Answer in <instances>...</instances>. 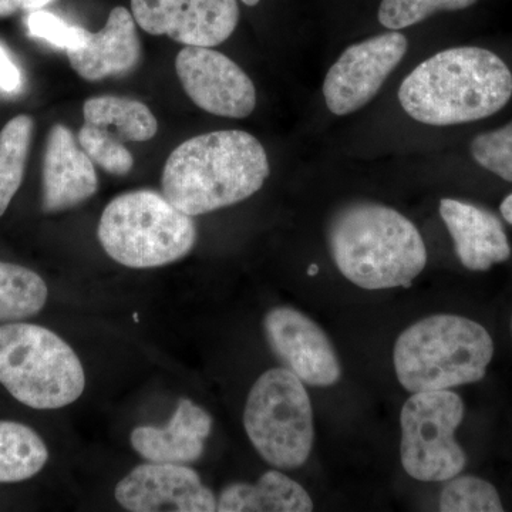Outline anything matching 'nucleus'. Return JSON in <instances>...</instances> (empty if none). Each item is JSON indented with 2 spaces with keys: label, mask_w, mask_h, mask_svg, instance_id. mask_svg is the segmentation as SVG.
<instances>
[{
  "label": "nucleus",
  "mask_w": 512,
  "mask_h": 512,
  "mask_svg": "<svg viewBox=\"0 0 512 512\" xmlns=\"http://www.w3.org/2000/svg\"><path fill=\"white\" fill-rule=\"evenodd\" d=\"M512 97V72L484 47L441 50L417 64L397 93L410 119L431 127L474 123L494 116Z\"/></svg>",
  "instance_id": "obj_1"
},
{
  "label": "nucleus",
  "mask_w": 512,
  "mask_h": 512,
  "mask_svg": "<svg viewBox=\"0 0 512 512\" xmlns=\"http://www.w3.org/2000/svg\"><path fill=\"white\" fill-rule=\"evenodd\" d=\"M269 174L258 138L242 130L212 131L175 148L165 161L161 187L174 207L198 217L248 200Z\"/></svg>",
  "instance_id": "obj_2"
},
{
  "label": "nucleus",
  "mask_w": 512,
  "mask_h": 512,
  "mask_svg": "<svg viewBox=\"0 0 512 512\" xmlns=\"http://www.w3.org/2000/svg\"><path fill=\"white\" fill-rule=\"evenodd\" d=\"M326 239L340 274L367 291L409 288L426 268L419 229L402 212L356 200L332 212Z\"/></svg>",
  "instance_id": "obj_3"
},
{
  "label": "nucleus",
  "mask_w": 512,
  "mask_h": 512,
  "mask_svg": "<svg viewBox=\"0 0 512 512\" xmlns=\"http://www.w3.org/2000/svg\"><path fill=\"white\" fill-rule=\"evenodd\" d=\"M494 355L490 333L463 316L433 315L404 330L394 346V369L412 393L480 382Z\"/></svg>",
  "instance_id": "obj_4"
},
{
  "label": "nucleus",
  "mask_w": 512,
  "mask_h": 512,
  "mask_svg": "<svg viewBox=\"0 0 512 512\" xmlns=\"http://www.w3.org/2000/svg\"><path fill=\"white\" fill-rule=\"evenodd\" d=\"M192 218L160 192L130 191L110 201L97 235L106 254L120 265L158 268L190 254L197 241Z\"/></svg>",
  "instance_id": "obj_5"
},
{
  "label": "nucleus",
  "mask_w": 512,
  "mask_h": 512,
  "mask_svg": "<svg viewBox=\"0 0 512 512\" xmlns=\"http://www.w3.org/2000/svg\"><path fill=\"white\" fill-rule=\"evenodd\" d=\"M0 383L18 402L39 410L62 409L86 387L79 356L43 326H0Z\"/></svg>",
  "instance_id": "obj_6"
},
{
  "label": "nucleus",
  "mask_w": 512,
  "mask_h": 512,
  "mask_svg": "<svg viewBox=\"0 0 512 512\" xmlns=\"http://www.w3.org/2000/svg\"><path fill=\"white\" fill-rule=\"evenodd\" d=\"M249 441L266 463L295 470L311 456L315 426L305 383L285 367L256 380L244 412Z\"/></svg>",
  "instance_id": "obj_7"
},
{
  "label": "nucleus",
  "mask_w": 512,
  "mask_h": 512,
  "mask_svg": "<svg viewBox=\"0 0 512 512\" xmlns=\"http://www.w3.org/2000/svg\"><path fill=\"white\" fill-rule=\"evenodd\" d=\"M463 419V400L450 390L414 393L407 400L400 414V456L410 477L441 483L464 470L467 456L456 440Z\"/></svg>",
  "instance_id": "obj_8"
},
{
  "label": "nucleus",
  "mask_w": 512,
  "mask_h": 512,
  "mask_svg": "<svg viewBox=\"0 0 512 512\" xmlns=\"http://www.w3.org/2000/svg\"><path fill=\"white\" fill-rule=\"evenodd\" d=\"M409 40L402 30L353 43L329 67L322 94L333 116L346 117L365 109L403 62Z\"/></svg>",
  "instance_id": "obj_9"
},
{
  "label": "nucleus",
  "mask_w": 512,
  "mask_h": 512,
  "mask_svg": "<svg viewBox=\"0 0 512 512\" xmlns=\"http://www.w3.org/2000/svg\"><path fill=\"white\" fill-rule=\"evenodd\" d=\"M181 86L195 106L227 119H247L256 107V89L234 60L211 47L185 46L175 59Z\"/></svg>",
  "instance_id": "obj_10"
},
{
  "label": "nucleus",
  "mask_w": 512,
  "mask_h": 512,
  "mask_svg": "<svg viewBox=\"0 0 512 512\" xmlns=\"http://www.w3.org/2000/svg\"><path fill=\"white\" fill-rule=\"evenodd\" d=\"M141 29L185 46L217 47L239 22L237 0H131Z\"/></svg>",
  "instance_id": "obj_11"
},
{
  "label": "nucleus",
  "mask_w": 512,
  "mask_h": 512,
  "mask_svg": "<svg viewBox=\"0 0 512 512\" xmlns=\"http://www.w3.org/2000/svg\"><path fill=\"white\" fill-rule=\"evenodd\" d=\"M264 330L279 362L303 383L329 387L339 382L342 366L338 353L328 335L305 313L279 306L266 313Z\"/></svg>",
  "instance_id": "obj_12"
},
{
  "label": "nucleus",
  "mask_w": 512,
  "mask_h": 512,
  "mask_svg": "<svg viewBox=\"0 0 512 512\" xmlns=\"http://www.w3.org/2000/svg\"><path fill=\"white\" fill-rule=\"evenodd\" d=\"M117 503L131 512H212L217 498L185 464H141L114 490Z\"/></svg>",
  "instance_id": "obj_13"
},
{
  "label": "nucleus",
  "mask_w": 512,
  "mask_h": 512,
  "mask_svg": "<svg viewBox=\"0 0 512 512\" xmlns=\"http://www.w3.org/2000/svg\"><path fill=\"white\" fill-rule=\"evenodd\" d=\"M42 181V208L47 214L70 210L92 198L99 188L93 161L62 124L53 126L47 136Z\"/></svg>",
  "instance_id": "obj_14"
},
{
  "label": "nucleus",
  "mask_w": 512,
  "mask_h": 512,
  "mask_svg": "<svg viewBox=\"0 0 512 512\" xmlns=\"http://www.w3.org/2000/svg\"><path fill=\"white\" fill-rule=\"evenodd\" d=\"M439 210L464 268L488 271L510 259V241L493 212L454 198H443Z\"/></svg>",
  "instance_id": "obj_15"
},
{
  "label": "nucleus",
  "mask_w": 512,
  "mask_h": 512,
  "mask_svg": "<svg viewBox=\"0 0 512 512\" xmlns=\"http://www.w3.org/2000/svg\"><path fill=\"white\" fill-rule=\"evenodd\" d=\"M136 19L123 6L111 10L100 32H89L86 45L67 50L74 72L89 82L131 72L140 62L141 43Z\"/></svg>",
  "instance_id": "obj_16"
},
{
  "label": "nucleus",
  "mask_w": 512,
  "mask_h": 512,
  "mask_svg": "<svg viewBox=\"0 0 512 512\" xmlns=\"http://www.w3.org/2000/svg\"><path fill=\"white\" fill-rule=\"evenodd\" d=\"M211 430V414L183 399L167 426L137 427L130 441L134 450L150 463L190 464L201 458Z\"/></svg>",
  "instance_id": "obj_17"
},
{
  "label": "nucleus",
  "mask_w": 512,
  "mask_h": 512,
  "mask_svg": "<svg viewBox=\"0 0 512 512\" xmlns=\"http://www.w3.org/2000/svg\"><path fill=\"white\" fill-rule=\"evenodd\" d=\"M311 495L278 470L266 471L255 484L235 483L221 491L220 512H309Z\"/></svg>",
  "instance_id": "obj_18"
},
{
  "label": "nucleus",
  "mask_w": 512,
  "mask_h": 512,
  "mask_svg": "<svg viewBox=\"0 0 512 512\" xmlns=\"http://www.w3.org/2000/svg\"><path fill=\"white\" fill-rule=\"evenodd\" d=\"M83 116L84 123L103 128L123 143L151 140L158 131V121L150 107L127 97H92L84 103Z\"/></svg>",
  "instance_id": "obj_19"
},
{
  "label": "nucleus",
  "mask_w": 512,
  "mask_h": 512,
  "mask_svg": "<svg viewBox=\"0 0 512 512\" xmlns=\"http://www.w3.org/2000/svg\"><path fill=\"white\" fill-rule=\"evenodd\" d=\"M49 451L35 430L15 421H0V483H19L46 466Z\"/></svg>",
  "instance_id": "obj_20"
},
{
  "label": "nucleus",
  "mask_w": 512,
  "mask_h": 512,
  "mask_svg": "<svg viewBox=\"0 0 512 512\" xmlns=\"http://www.w3.org/2000/svg\"><path fill=\"white\" fill-rule=\"evenodd\" d=\"M47 285L25 266L0 262V322L12 323L35 316L45 308Z\"/></svg>",
  "instance_id": "obj_21"
},
{
  "label": "nucleus",
  "mask_w": 512,
  "mask_h": 512,
  "mask_svg": "<svg viewBox=\"0 0 512 512\" xmlns=\"http://www.w3.org/2000/svg\"><path fill=\"white\" fill-rule=\"evenodd\" d=\"M32 134L29 116L13 117L0 131V217L22 185Z\"/></svg>",
  "instance_id": "obj_22"
},
{
  "label": "nucleus",
  "mask_w": 512,
  "mask_h": 512,
  "mask_svg": "<svg viewBox=\"0 0 512 512\" xmlns=\"http://www.w3.org/2000/svg\"><path fill=\"white\" fill-rule=\"evenodd\" d=\"M478 0H382L377 12L387 30H403L419 25L439 12H457L476 5Z\"/></svg>",
  "instance_id": "obj_23"
},
{
  "label": "nucleus",
  "mask_w": 512,
  "mask_h": 512,
  "mask_svg": "<svg viewBox=\"0 0 512 512\" xmlns=\"http://www.w3.org/2000/svg\"><path fill=\"white\" fill-rule=\"evenodd\" d=\"M444 512H501L500 495L493 484L481 478L464 476L451 478L440 497Z\"/></svg>",
  "instance_id": "obj_24"
},
{
  "label": "nucleus",
  "mask_w": 512,
  "mask_h": 512,
  "mask_svg": "<svg viewBox=\"0 0 512 512\" xmlns=\"http://www.w3.org/2000/svg\"><path fill=\"white\" fill-rule=\"evenodd\" d=\"M77 140L90 160L107 173L127 175L133 170L134 158L123 141L117 140L103 128L84 123L77 134Z\"/></svg>",
  "instance_id": "obj_25"
},
{
  "label": "nucleus",
  "mask_w": 512,
  "mask_h": 512,
  "mask_svg": "<svg viewBox=\"0 0 512 512\" xmlns=\"http://www.w3.org/2000/svg\"><path fill=\"white\" fill-rule=\"evenodd\" d=\"M470 156L484 170L512 183V120L474 137Z\"/></svg>",
  "instance_id": "obj_26"
},
{
  "label": "nucleus",
  "mask_w": 512,
  "mask_h": 512,
  "mask_svg": "<svg viewBox=\"0 0 512 512\" xmlns=\"http://www.w3.org/2000/svg\"><path fill=\"white\" fill-rule=\"evenodd\" d=\"M28 29L30 35L66 52L86 45L89 35V30L82 26L70 25L66 20L43 9L30 13Z\"/></svg>",
  "instance_id": "obj_27"
},
{
  "label": "nucleus",
  "mask_w": 512,
  "mask_h": 512,
  "mask_svg": "<svg viewBox=\"0 0 512 512\" xmlns=\"http://www.w3.org/2000/svg\"><path fill=\"white\" fill-rule=\"evenodd\" d=\"M20 87H22V73L10 59L9 53L0 46V89L6 93H16L19 92Z\"/></svg>",
  "instance_id": "obj_28"
},
{
  "label": "nucleus",
  "mask_w": 512,
  "mask_h": 512,
  "mask_svg": "<svg viewBox=\"0 0 512 512\" xmlns=\"http://www.w3.org/2000/svg\"><path fill=\"white\" fill-rule=\"evenodd\" d=\"M53 0H0V18H8L20 10H40L52 3Z\"/></svg>",
  "instance_id": "obj_29"
},
{
  "label": "nucleus",
  "mask_w": 512,
  "mask_h": 512,
  "mask_svg": "<svg viewBox=\"0 0 512 512\" xmlns=\"http://www.w3.org/2000/svg\"><path fill=\"white\" fill-rule=\"evenodd\" d=\"M500 210L504 220L512 225V194L508 195V197L501 202Z\"/></svg>",
  "instance_id": "obj_30"
},
{
  "label": "nucleus",
  "mask_w": 512,
  "mask_h": 512,
  "mask_svg": "<svg viewBox=\"0 0 512 512\" xmlns=\"http://www.w3.org/2000/svg\"><path fill=\"white\" fill-rule=\"evenodd\" d=\"M318 272H319V266L315 265V264L311 265V268L308 269V274L311 276L318 274Z\"/></svg>",
  "instance_id": "obj_31"
},
{
  "label": "nucleus",
  "mask_w": 512,
  "mask_h": 512,
  "mask_svg": "<svg viewBox=\"0 0 512 512\" xmlns=\"http://www.w3.org/2000/svg\"><path fill=\"white\" fill-rule=\"evenodd\" d=\"M242 3H245L247 6H256L261 0H241Z\"/></svg>",
  "instance_id": "obj_32"
},
{
  "label": "nucleus",
  "mask_w": 512,
  "mask_h": 512,
  "mask_svg": "<svg viewBox=\"0 0 512 512\" xmlns=\"http://www.w3.org/2000/svg\"><path fill=\"white\" fill-rule=\"evenodd\" d=\"M511 329H512V322H511Z\"/></svg>",
  "instance_id": "obj_33"
}]
</instances>
